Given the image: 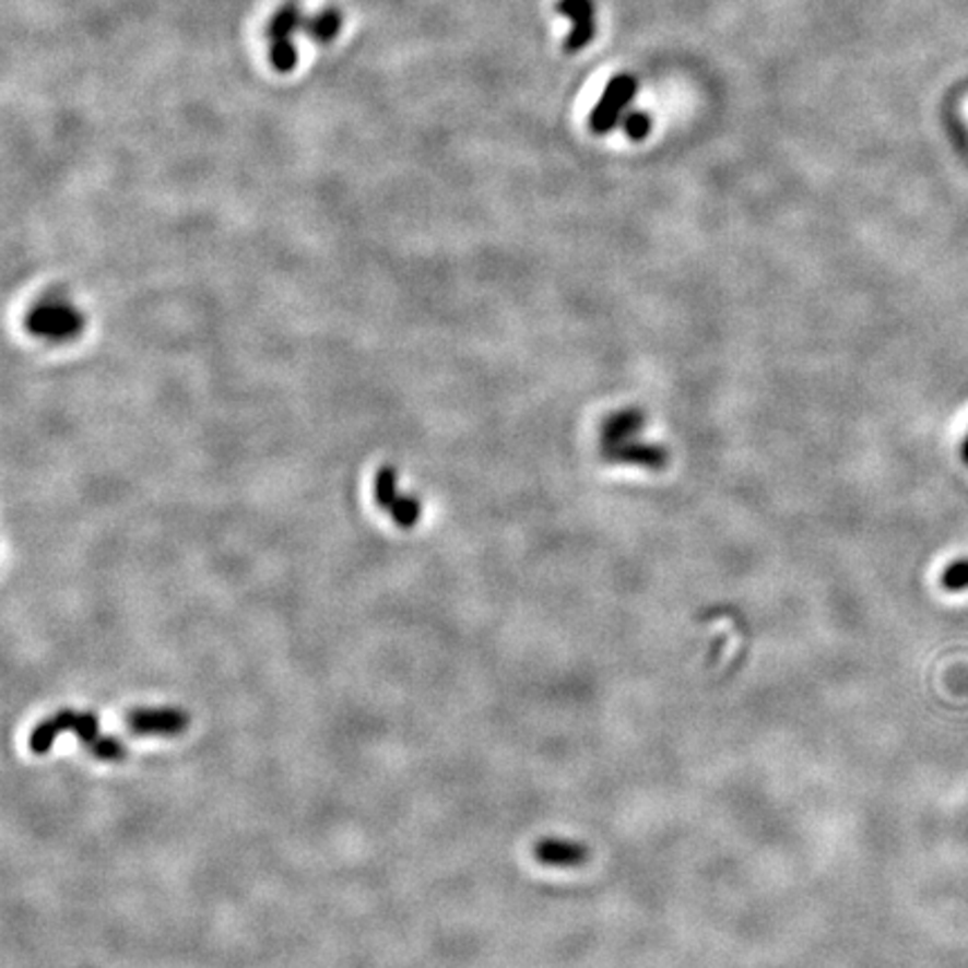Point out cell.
I'll return each mask as SVG.
<instances>
[{"label":"cell","mask_w":968,"mask_h":968,"mask_svg":"<svg viewBox=\"0 0 968 968\" xmlns=\"http://www.w3.org/2000/svg\"><path fill=\"white\" fill-rule=\"evenodd\" d=\"M534 857L539 863H543L547 867L569 870V867L586 865L590 859V850L581 841L552 839V836H547V839H541L534 846Z\"/></svg>","instance_id":"6"},{"label":"cell","mask_w":968,"mask_h":968,"mask_svg":"<svg viewBox=\"0 0 968 968\" xmlns=\"http://www.w3.org/2000/svg\"><path fill=\"white\" fill-rule=\"evenodd\" d=\"M558 10L571 21L567 50H579L594 34V10L590 0H563Z\"/></svg>","instance_id":"8"},{"label":"cell","mask_w":968,"mask_h":968,"mask_svg":"<svg viewBox=\"0 0 968 968\" xmlns=\"http://www.w3.org/2000/svg\"><path fill=\"white\" fill-rule=\"evenodd\" d=\"M648 130H650V119H648L646 115H641V113H633V115L626 119V133H628L633 140H641V138H646V135H648Z\"/></svg>","instance_id":"11"},{"label":"cell","mask_w":968,"mask_h":968,"mask_svg":"<svg viewBox=\"0 0 968 968\" xmlns=\"http://www.w3.org/2000/svg\"><path fill=\"white\" fill-rule=\"evenodd\" d=\"M63 731H74L81 742L91 749V754L99 760H121L126 758V746L115 740V737H102L99 733V724H97V716L95 713H76V711H63L57 713L55 718L46 720L40 727H36L29 735V749L38 756L48 754V749L52 746V742L59 737V733Z\"/></svg>","instance_id":"1"},{"label":"cell","mask_w":968,"mask_h":968,"mask_svg":"<svg viewBox=\"0 0 968 968\" xmlns=\"http://www.w3.org/2000/svg\"><path fill=\"white\" fill-rule=\"evenodd\" d=\"M377 498L381 503V507H386L390 511V516L398 520L404 527H413L420 518V505L415 498L404 496L400 492V482L398 475L392 471H386L379 475L377 480Z\"/></svg>","instance_id":"7"},{"label":"cell","mask_w":968,"mask_h":968,"mask_svg":"<svg viewBox=\"0 0 968 968\" xmlns=\"http://www.w3.org/2000/svg\"><path fill=\"white\" fill-rule=\"evenodd\" d=\"M27 326L36 337L61 341L74 337L81 330L83 319L70 303L50 298V300H40L34 307L27 319Z\"/></svg>","instance_id":"3"},{"label":"cell","mask_w":968,"mask_h":968,"mask_svg":"<svg viewBox=\"0 0 968 968\" xmlns=\"http://www.w3.org/2000/svg\"><path fill=\"white\" fill-rule=\"evenodd\" d=\"M128 729L135 735H175L189 727V716L175 709H151V711H133L126 718Z\"/></svg>","instance_id":"5"},{"label":"cell","mask_w":968,"mask_h":968,"mask_svg":"<svg viewBox=\"0 0 968 968\" xmlns=\"http://www.w3.org/2000/svg\"><path fill=\"white\" fill-rule=\"evenodd\" d=\"M305 14L296 3H285L268 25V40H270V61L276 72L290 74L296 68L298 52L294 46V34L303 29Z\"/></svg>","instance_id":"2"},{"label":"cell","mask_w":968,"mask_h":968,"mask_svg":"<svg viewBox=\"0 0 968 968\" xmlns=\"http://www.w3.org/2000/svg\"><path fill=\"white\" fill-rule=\"evenodd\" d=\"M942 583H944L946 590H953V592L968 588V560H959V563L951 565L944 571Z\"/></svg>","instance_id":"10"},{"label":"cell","mask_w":968,"mask_h":968,"mask_svg":"<svg viewBox=\"0 0 968 968\" xmlns=\"http://www.w3.org/2000/svg\"><path fill=\"white\" fill-rule=\"evenodd\" d=\"M635 91H637V83L628 74L614 76L607 83L601 102L597 104V108H594V113L590 117V123H592L594 133H607V130L614 128V123H617L624 106L635 97Z\"/></svg>","instance_id":"4"},{"label":"cell","mask_w":968,"mask_h":968,"mask_svg":"<svg viewBox=\"0 0 968 968\" xmlns=\"http://www.w3.org/2000/svg\"><path fill=\"white\" fill-rule=\"evenodd\" d=\"M343 29V14L334 8H326L321 12H317L315 16H305L303 21V32L310 36L317 43H332Z\"/></svg>","instance_id":"9"}]
</instances>
